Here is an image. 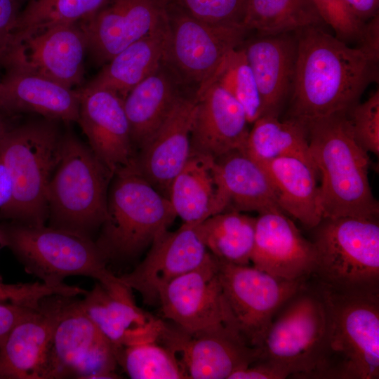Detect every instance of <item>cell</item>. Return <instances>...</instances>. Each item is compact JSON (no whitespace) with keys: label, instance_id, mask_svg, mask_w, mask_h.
Instances as JSON below:
<instances>
[{"label":"cell","instance_id":"cell-5","mask_svg":"<svg viewBox=\"0 0 379 379\" xmlns=\"http://www.w3.org/2000/svg\"><path fill=\"white\" fill-rule=\"evenodd\" d=\"M169 199L157 191L135 164L119 169L112 178L107 214L95 240L105 260L135 258L176 218Z\"/></svg>","mask_w":379,"mask_h":379},{"label":"cell","instance_id":"cell-48","mask_svg":"<svg viewBox=\"0 0 379 379\" xmlns=\"http://www.w3.org/2000/svg\"><path fill=\"white\" fill-rule=\"evenodd\" d=\"M2 89H3V86H2V84H1V80H0V95L1 94Z\"/></svg>","mask_w":379,"mask_h":379},{"label":"cell","instance_id":"cell-41","mask_svg":"<svg viewBox=\"0 0 379 379\" xmlns=\"http://www.w3.org/2000/svg\"><path fill=\"white\" fill-rule=\"evenodd\" d=\"M18 0H0V67L8 65L13 51V32L20 14Z\"/></svg>","mask_w":379,"mask_h":379},{"label":"cell","instance_id":"cell-20","mask_svg":"<svg viewBox=\"0 0 379 379\" xmlns=\"http://www.w3.org/2000/svg\"><path fill=\"white\" fill-rule=\"evenodd\" d=\"M196 104V94L182 95L136 154L135 166L138 172L168 199L172 181L191 154L190 135Z\"/></svg>","mask_w":379,"mask_h":379},{"label":"cell","instance_id":"cell-6","mask_svg":"<svg viewBox=\"0 0 379 379\" xmlns=\"http://www.w3.org/2000/svg\"><path fill=\"white\" fill-rule=\"evenodd\" d=\"M112 176L73 131H62L59 161L48 187V225L93 239L106 218Z\"/></svg>","mask_w":379,"mask_h":379},{"label":"cell","instance_id":"cell-45","mask_svg":"<svg viewBox=\"0 0 379 379\" xmlns=\"http://www.w3.org/2000/svg\"><path fill=\"white\" fill-rule=\"evenodd\" d=\"M359 20L365 22L378 13L379 0H340Z\"/></svg>","mask_w":379,"mask_h":379},{"label":"cell","instance_id":"cell-36","mask_svg":"<svg viewBox=\"0 0 379 379\" xmlns=\"http://www.w3.org/2000/svg\"><path fill=\"white\" fill-rule=\"evenodd\" d=\"M211 82L219 84L241 105L249 124L263 116L258 87L242 45L227 55Z\"/></svg>","mask_w":379,"mask_h":379},{"label":"cell","instance_id":"cell-21","mask_svg":"<svg viewBox=\"0 0 379 379\" xmlns=\"http://www.w3.org/2000/svg\"><path fill=\"white\" fill-rule=\"evenodd\" d=\"M84 297L83 309L117 349L158 340L164 322L140 309L119 277L105 284L98 281Z\"/></svg>","mask_w":379,"mask_h":379},{"label":"cell","instance_id":"cell-50","mask_svg":"<svg viewBox=\"0 0 379 379\" xmlns=\"http://www.w3.org/2000/svg\"><path fill=\"white\" fill-rule=\"evenodd\" d=\"M19 2L22 1V0H18Z\"/></svg>","mask_w":379,"mask_h":379},{"label":"cell","instance_id":"cell-9","mask_svg":"<svg viewBox=\"0 0 379 379\" xmlns=\"http://www.w3.org/2000/svg\"><path fill=\"white\" fill-rule=\"evenodd\" d=\"M310 278L276 313L258 347L259 359L291 378H311L326 336L325 302L318 284Z\"/></svg>","mask_w":379,"mask_h":379},{"label":"cell","instance_id":"cell-22","mask_svg":"<svg viewBox=\"0 0 379 379\" xmlns=\"http://www.w3.org/2000/svg\"><path fill=\"white\" fill-rule=\"evenodd\" d=\"M191 153L213 159L244 148L249 129L241 105L223 88L211 82L197 94Z\"/></svg>","mask_w":379,"mask_h":379},{"label":"cell","instance_id":"cell-12","mask_svg":"<svg viewBox=\"0 0 379 379\" xmlns=\"http://www.w3.org/2000/svg\"><path fill=\"white\" fill-rule=\"evenodd\" d=\"M218 274L241 335L258 348L276 313L308 279L288 281L253 265L219 260Z\"/></svg>","mask_w":379,"mask_h":379},{"label":"cell","instance_id":"cell-40","mask_svg":"<svg viewBox=\"0 0 379 379\" xmlns=\"http://www.w3.org/2000/svg\"><path fill=\"white\" fill-rule=\"evenodd\" d=\"M321 18L339 39L359 40L364 22L357 18L340 0H313Z\"/></svg>","mask_w":379,"mask_h":379},{"label":"cell","instance_id":"cell-8","mask_svg":"<svg viewBox=\"0 0 379 379\" xmlns=\"http://www.w3.org/2000/svg\"><path fill=\"white\" fill-rule=\"evenodd\" d=\"M0 246L8 248L25 272L43 283L60 286L71 276H85L107 284L117 276L95 240L72 231L44 225L0 222Z\"/></svg>","mask_w":379,"mask_h":379},{"label":"cell","instance_id":"cell-18","mask_svg":"<svg viewBox=\"0 0 379 379\" xmlns=\"http://www.w3.org/2000/svg\"><path fill=\"white\" fill-rule=\"evenodd\" d=\"M77 123L98 160L114 175L135 164L133 147L124 100L115 93L100 88H79Z\"/></svg>","mask_w":379,"mask_h":379},{"label":"cell","instance_id":"cell-28","mask_svg":"<svg viewBox=\"0 0 379 379\" xmlns=\"http://www.w3.org/2000/svg\"><path fill=\"white\" fill-rule=\"evenodd\" d=\"M167 36L168 18L158 28L112 57L84 87L106 89L124 100L164 62Z\"/></svg>","mask_w":379,"mask_h":379},{"label":"cell","instance_id":"cell-32","mask_svg":"<svg viewBox=\"0 0 379 379\" xmlns=\"http://www.w3.org/2000/svg\"><path fill=\"white\" fill-rule=\"evenodd\" d=\"M256 218L241 212L226 211L197 225V233L208 251L219 261L249 265Z\"/></svg>","mask_w":379,"mask_h":379},{"label":"cell","instance_id":"cell-42","mask_svg":"<svg viewBox=\"0 0 379 379\" xmlns=\"http://www.w3.org/2000/svg\"><path fill=\"white\" fill-rule=\"evenodd\" d=\"M288 374L270 361L258 359L247 366L233 373L229 379H284Z\"/></svg>","mask_w":379,"mask_h":379},{"label":"cell","instance_id":"cell-1","mask_svg":"<svg viewBox=\"0 0 379 379\" xmlns=\"http://www.w3.org/2000/svg\"><path fill=\"white\" fill-rule=\"evenodd\" d=\"M297 53L288 118L304 124L347 114L378 77V64L321 25L296 32Z\"/></svg>","mask_w":379,"mask_h":379},{"label":"cell","instance_id":"cell-16","mask_svg":"<svg viewBox=\"0 0 379 379\" xmlns=\"http://www.w3.org/2000/svg\"><path fill=\"white\" fill-rule=\"evenodd\" d=\"M168 0H109L91 18L81 21L88 53L98 65L165 23Z\"/></svg>","mask_w":379,"mask_h":379},{"label":"cell","instance_id":"cell-14","mask_svg":"<svg viewBox=\"0 0 379 379\" xmlns=\"http://www.w3.org/2000/svg\"><path fill=\"white\" fill-rule=\"evenodd\" d=\"M158 340L179 354L187 378L229 379L260 357L259 348L227 326L191 333L164 322Z\"/></svg>","mask_w":379,"mask_h":379},{"label":"cell","instance_id":"cell-25","mask_svg":"<svg viewBox=\"0 0 379 379\" xmlns=\"http://www.w3.org/2000/svg\"><path fill=\"white\" fill-rule=\"evenodd\" d=\"M260 36L243 43L256 80L264 114L278 116L290 95L297 53L296 32Z\"/></svg>","mask_w":379,"mask_h":379},{"label":"cell","instance_id":"cell-11","mask_svg":"<svg viewBox=\"0 0 379 379\" xmlns=\"http://www.w3.org/2000/svg\"><path fill=\"white\" fill-rule=\"evenodd\" d=\"M71 297L57 322L41 379L119 378L117 349Z\"/></svg>","mask_w":379,"mask_h":379},{"label":"cell","instance_id":"cell-43","mask_svg":"<svg viewBox=\"0 0 379 379\" xmlns=\"http://www.w3.org/2000/svg\"><path fill=\"white\" fill-rule=\"evenodd\" d=\"M35 309L11 302H0V348L14 327Z\"/></svg>","mask_w":379,"mask_h":379},{"label":"cell","instance_id":"cell-35","mask_svg":"<svg viewBox=\"0 0 379 379\" xmlns=\"http://www.w3.org/2000/svg\"><path fill=\"white\" fill-rule=\"evenodd\" d=\"M116 354L130 378H187L176 353L158 340L122 346Z\"/></svg>","mask_w":379,"mask_h":379},{"label":"cell","instance_id":"cell-44","mask_svg":"<svg viewBox=\"0 0 379 379\" xmlns=\"http://www.w3.org/2000/svg\"><path fill=\"white\" fill-rule=\"evenodd\" d=\"M359 48L373 62L379 60V15L378 13L364 22L360 36Z\"/></svg>","mask_w":379,"mask_h":379},{"label":"cell","instance_id":"cell-30","mask_svg":"<svg viewBox=\"0 0 379 379\" xmlns=\"http://www.w3.org/2000/svg\"><path fill=\"white\" fill-rule=\"evenodd\" d=\"M214 159L191 153L172 181L168 199L183 223L198 225L224 211L213 171Z\"/></svg>","mask_w":379,"mask_h":379},{"label":"cell","instance_id":"cell-27","mask_svg":"<svg viewBox=\"0 0 379 379\" xmlns=\"http://www.w3.org/2000/svg\"><path fill=\"white\" fill-rule=\"evenodd\" d=\"M187 92L163 62L127 94L124 107L136 152L161 126L178 99Z\"/></svg>","mask_w":379,"mask_h":379},{"label":"cell","instance_id":"cell-29","mask_svg":"<svg viewBox=\"0 0 379 379\" xmlns=\"http://www.w3.org/2000/svg\"><path fill=\"white\" fill-rule=\"evenodd\" d=\"M259 164L272 180L281 211L307 229L315 227L323 219L317 170L303 159L290 156Z\"/></svg>","mask_w":379,"mask_h":379},{"label":"cell","instance_id":"cell-34","mask_svg":"<svg viewBox=\"0 0 379 379\" xmlns=\"http://www.w3.org/2000/svg\"><path fill=\"white\" fill-rule=\"evenodd\" d=\"M109 0H29L20 12L13 32V52L25 39L48 28L91 18Z\"/></svg>","mask_w":379,"mask_h":379},{"label":"cell","instance_id":"cell-23","mask_svg":"<svg viewBox=\"0 0 379 379\" xmlns=\"http://www.w3.org/2000/svg\"><path fill=\"white\" fill-rule=\"evenodd\" d=\"M69 298L45 297L14 327L0 348V379H41L54 329Z\"/></svg>","mask_w":379,"mask_h":379},{"label":"cell","instance_id":"cell-31","mask_svg":"<svg viewBox=\"0 0 379 379\" xmlns=\"http://www.w3.org/2000/svg\"><path fill=\"white\" fill-rule=\"evenodd\" d=\"M242 150L258 163L290 156L300 158L317 169L310 151L306 125L294 119L280 121L275 115L260 117L249 130Z\"/></svg>","mask_w":379,"mask_h":379},{"label":"cell","instance_id":"cell-17","mask_svg":"<svg viewBox=\"0 0 379 379\" xmlns=\"http://www.w3.org/2000/svg\"><path fill=\"white\" fill-rule=\"evenodd\" d=\"M86 53L88 38L82 22L58 25L23 41L6 68L18 65L72 88L84 80Z\"/></svg>","mask_w":379,"mask_h":379},{"label":"cell","instance_id":"cell-19","mask_svg":"<svg viewBox=\"0 0 379 379\" xmlns=\"http://www.w3.org/2000/svg\"><path fill=\"white\" fill-rule=\"evenodd\" d=\"M251 262L260 270L288 281L310 278L316 251L294 222L280 209L258 213Z\"/></svg>","mask_w":379,"mask_h":379},{"label":"cell","instance_id":"cell-2","mask_svg":"<svg viewBox=\"0 0 379 379\" xmlns=\"http://www.w3.org/2000/svg\"><path fill=\"white\" fill-rule=\"evenodd\" d=\"M312 159L320 174L323 218H378L368 180V154L354 138L346 114L305 123Z\"/></svg>","mask_w":379,"mask_h":379},{"label":"cell","instance_id":"cell-38","mask_svg":"<svg viewBox=\"0 0 379 379\" xmlns=\"http://www.w3.org/2000/svg\"><path fill=\"white\" fill-rule=\"evenodd\" d=\"M180 10L213 25L242 24L247 0H170Z\"/></svg>","mask_w":379,"mask_h":379},{"label":"cell","instance_id":"cell-26","mask_svg":"<svg viewBox=\"0 0 379 379\" xmlns=\"http://www.w3.org/2000/svg\"><path fill=\"white\" fill-rule=\"evenodd\" d=\"M213 171L224 211L281 210L267 171L242 149L214 159Z\"/></svg>","mask_w":379,"mask_h":379},{"label":"cell","instance_id":"cell-24","mask_svg":"<svg viewBox=\"0 0 379 379\" xmlns=\"http://www.w3.org/2000/svg\"><path fill=\"white\" fill-rule=\"evenodd\" d=\"M0 109L16 117L33 113L41 117L77 122L79 90H74L18 65L5 69L1 80Z\"/></svg>","mask_w":379,"mask_h":379},{"label":"cell","instance_id":"cell-15","mask_svg":"<svg viewBox=\"0 0 379 379\" xmlns=\"http://www.w3.org/2000/svg\"><path fill=\"white\" fill-rule=\"evenodd\" d=\"M196 226L183 223L174 232H163L152 243L144 260L119 279L138 291L145 303L158 304L166 285L198 267L211 254L201 240Z\"/></svg>","mask_w":379,"mask_h":379},{"label":"cell","instance_id":"cell-47","mask_svg":"<svg viewBox=\"0 0 379 379\" xmlns=\"http://www.w3.org/2000/svg\"><path fill=\"white\" fill-rule=\"evenodd\" d=\"M15 123V117L10 116L0 109V138Z\"/></svg>","mask_w":379,"mask_h":379},{"label":"cell","instance_id":"cell-49","mask_svg":"<svg viewBox=\"0 0 379 379\" xmlns=\"http://www.w3.org/2000/svg\"><path fill=\"white\" fill-rule=\"evenodd\" d=\"M0 248H1V246H0ZM3 281V278L1 277V275L0 274V282H2Z\"/></svg>","mask_w":379,"mask_h":379},{"label":"cell","instance_id":"cell-39","mask_svg":"<svg viewBox=\"0 0 379 379\" xmlns=\"http://www.w3.org/2000/svg\"><path fill=\"white\" fill-rule=\"evenodd\" d=\"M79 293L77 286L64 284L51 286L44 283L4 284L0 282V302H11L30 308H36L41 300L51 295L75 296Z\"/></svg>","mask_w":379,"mask_h":379},{"label":"cell","instance_id":"cell-46","mask_svg":"<svg viewBox=\"0 0 379 379\" xmlns=\"http://www.w3.org/2000/svg\"><path fill=\"white\" fill-rule=\"evenodd\" d=\"M13 195V180L7 166L0 156V211L9 205Z\"/></svg>","mask_w":379,"mask_h":379},{"label":"cell","instance_id":"cell-33","mask_svg":"<svg viewBox=\"0 0 379 379\" xmlns=\"http://www.w3.org/2000/svg\"><path fill=\"white\" fill-rule=\"evenodd\" d=\"M242 24L249 32L272 35L324 22L313 0H247Z\"/></svg>","mask_w":379,"mask_h":379},{"label":"cell","instance_id":"cell-37","mask_svg":"<svg viewBox=\"0 0 379 379\" xmlns=\"http://www.w3.org/2000/svg\"><path fill=\"white\" fill-rule=\"evenodd\" d=\"M351 133L368 153L379 154V91L358 102L346 114Z\"/></svg>","mask_w":379,"mask_h":379},{"label":"cell","instance_id":"cell-13","mask_svg":"<svg viewBox=\"0 0 379 379\" xmlns=\"http://www.w3.org/2000/svg\"><path fill=\"white\" fill-rule=\"evenodd\" d=\"M158 303L164 317L186 332L225 326L239 331L223 293L218 260L212 254L198 267L166 285Z\"/></svg>","mask_w":379,"mask_h":379},{"label":"cell","instance_id":"cell-3","mask_svg":"<svg viewBox=\"0 0 379 379\" xmlns=\"http://www.w3.org/2000/svg\"><path fill=\"white\" fill-rule=\"evenodd\" d=\"M60 122L44 117L16 122L0 138V156L13 183L12 200L0 211V221L46 223L48 187L61 150Z\"/></svg>","mask_w":379,"mask_h":379},{"label":"cell","instance_id":"cell-7","mask_svg":"<svg viewBox=\"0 0 379 379\" xmlns=\"http://www.w3.org/2000/svg\"><path fill=\"white\" fill-rule=\"evenodd\" d=\"M312 230L317 282L341 293L379 295L378 218H323Z\"/></svg>","mask_w":379,"mask_h":379},{"label":"cell","instance_id":"cell-4","mask_svg":"<svg viewBox=\"0 0 379 379\" xmlns=\"http://www.w3.org/2000/svg\"><path fill=\"white\" fill-rule=\"evenodd\" d=\"M327 312L323 352L311 378H379V295L345 294L317 282Z\"/></svg>","mask_w":379,"mask_h":379},{"label":"cell","instance_id":"cell-10","mask_svg":"<svg viewBox=\"0 0 379 379\" xmlns=\"http://www.w3.org/2000/svg\"><path fill=\"white\" fill-rule=\"evenodd\" d=\"M168 36L164 62L183 87L197 94L212 79L249 31L241 24L213 25L187 14L168 1Z\"/></svg>","mask_w":379,"mask_h":379}]
</instances>
